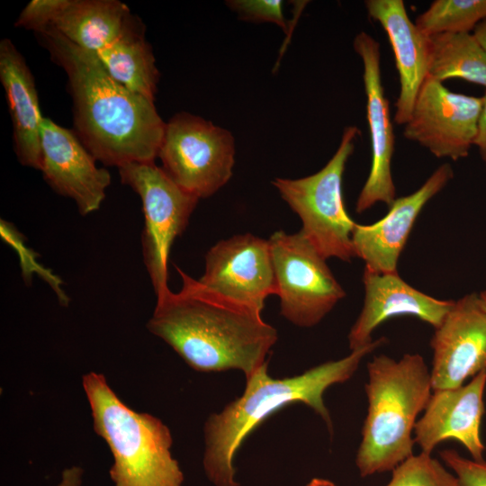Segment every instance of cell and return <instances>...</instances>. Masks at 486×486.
Instances as JSON below:
<instances>
[{
  "mask_svg": "<svg viewBox=\"0 0 486 486\" xmlns=\"http://www.w3.org/2000/svg\"><path fill=\"white\" fill-rule=\"evenodd\" d=\"M37 34L51 60L67 75L73 131L95 160L117 167L155 162L166 127L155 101L117 82L94 52L54 28Z\"/></svg>",
  "mask_w": 486,
  "mask_h": 486,
  "instance_id": "1",
  "label": "cell"
},
{
  "mask_svg": "<svg viewBox=\"0 0 486 486\" xmlns=\"http://www.w3.org/2000/svg\"><path fill=\"white\" fill-rule=\"evenodd\" d=\"M176 269L181 289L157 296L148 330L198 372L238 370L247 379L267 364L278 333L262 319V310Z\"/></svg>",
  "mask_w": 486,
  "mask_h": 486,
  "instance_id": "2",
  "label": "cell"
},
{
  "mask_svg": "<svg viewBox=\"0 0 486 486\" xmlns=\"http://www.w3.org/2000/svg\"><path fill=\"white\" fill-rule=\"evenodd\" d=\"M387 342L382 337L353 350L341 359L313 366L285 378L268 374V363L246 379V387L236 400L208 417L203 427L202 466L213 486H238L235 455L246 437L273 413L289 404L309 406L332 432V421L323 395L328 388L349 380L363 358Z\"/></svg>",
  "mask_w": 486,
  "mask_h": 486,
  "instance_id": "3",
  "label": "cell"
},
{
  "mask_svg": "<svg viewBox=\"0 0 486 486\" xmlns=\"http://www.w3.org/2000/svg\"><path fill=\"white\" fill-rule=\"evenodd\" d=\"M368 408L356 465L360 476L392 471L413 455L418 416L431 396L430 371L419 354L385 355L367 364Z\"/></svg>",
  "mask_w": 486,
  "mask_h": 486,
  "instance_id": "4",
  "label": "cell"
},
{
  "mask_svg": "<svg viewBox=\"0 0 486 486\" xmlns=\"http://www.w3.org/2000/svg\"><path fill=\"white\" fill-rule=\"evenodd\" d=\"M94 432L107 444L114 486H184V473L173 457L169 428L158 418L126 405L95 372L83 375Z\"/></svg>",
  "mask_w": 486,
  "mask_h": 486,
  "instance_id": "5",
  "label": "cell"
},
{
  "mask_svg": "<svg viewBox=\"0 0 486 486\" xmlns=\"http://www.w3.org/2000/svg\"><path fill=\"white\" fill-rule=\"evenodd\" d=\"M359 133L356 126L346 127L337 151L317 173L297 179L276 177L272 182L300 217L302 233L325 259L350 262L356 257L352 242L356 222L345 208L342 180Z\"/></svg>",
  "mask_w": 486,
  "mask_h": 486,
  "instance_id": "6",
  "label": "cell"
},
{
  "mask_svg": "<svg viewBox=\"0 0 486 486\" xmlns=\"http://www.w3.org/2000/svg\"><path fill=\"white\" fill-rule=\"evenodd\" d=\"M235 152V140L228 130L181 112L166 122L158 158L171 180L200 200L230 181Z\"/></svg>",
  "mask_w": 486,
  "mask_h": 486,
  "instance_id": "7",
  "label": "cell"
},
{
  "mask_svg": "<svg viewBox=\"0 0 486 486\" xmlns=\"http://www.w3.org/2000/svg\"><path fill=\"white\" fill-rule=\"evenodd\" d=\"M121 181L140 196L144 214L143 259L156 296L166 292L172 244L186 229L199 199L178 186L155 162L118 167Z\"/></svg>",
  "mask_w": 486,
  "mask_h": 486,
  "instance_id": "8",
  "label": "cell"
},
{
  "mask_svg": "<svg viewBox=\"0 0 486 486\" xmlns=\"http://www.w3.org/2000/svg\"><path fill=\"white\" fill-rule=\"evenodd\" d=\"M268 241L281 315L298 327L317 325L346 296L345 290L301 230H278Z\"/></svg>",
  "mask_w": 486,
  "mask_h": 486,
  "instance_id": "9",
  "label": "cell"
},
{
  "mask_svg": "<svg viewBox=\"0 0 486 486\" xmlns=\"http://www.w3.org/2000/svg\"><path fill=\"white\" fill-rule=\"evenodd\" d=\"M482 97L454 93L428 76L404 127V137L436 158L469 155L477 135Z\"/></svg>",
  "mask_w": 486,
  "mask_h": 486,
  "instance_id": "10",
  "label": "cell"
},
{
  "mask_svg": "<svg viewBox=\"0 0 486 486\" xmlns=\"http://www.w3.org/2000/svg\"><path fill=\"white\" fill-rule=\"evenodd\" d=\"M430 370L433 391L460 387L486 372V310L479 294H466L435 328Z\"/></svg>",
  "mask_w": 486,
  "mask_h": 486,
  "instance_id": "11",
  "label": "cell"
},
{
  "mask_svg": "<svg viewBox=\"0 0 486 486\" xmlns=\"http://www.w3.org/2000/svg\"><path fill=\"white\" fill-rule=\"evenodd\" d=\"M205 287L260 310L276 293L268 239L250 233L220 240L205 255L203 274L197 279Z\"/></svg>",
  "mask_w": 486,
  "mask_h": 486,
  "instance_id": "12",
  "label": "cell"
},
{
  "mask_svg": "<svg viewBox=\"0 0 486 486\" xmlns=\"http://www.w3.org/2000/svg\"><path fill=\"white\" fill-rule=\"evenodd\" d=\"M353 45L364 66L366 116L372 150L370 172L356 203V212L362 213L377 202H383L389 207L396 199L392 175L395 140L390 104L382 82L380 45L364 32L356 36Z\"/></svg>",
  "mask_w": 486,
  "mask_h": 486,
  "instance_id": "13",
  "label": "cell"
},
{
  "mask_svg": "<svg viewBox=\"0 0 486 486\" xmlns=\"http://www.w3.org/2000/svg\"><path fill=\"white\" fill-rule=\"evenodd\" d=\"M43 178L53 191L72 199L82 215L97 211L111 184L110 173L95 158L73 130L43 118L40 128Z\"/></svg>",
  "mask_w": 486,
  "mask_h": 486,
  "instance_id": "14",
  "label": "cell"
},
{
  "mask_svg": "<svg viewBox=\"0 0 486 486\" xmlns=\"http://www.w3.org/2000/svg\"><path fill=\"white\" fill-rule=\"evenodd\" d=\"M485 387L486 372H482L460 387L433 391L414 428V441L422 453L431 454L439 443L452 439L461 443L472 459H484L481 425Z\"/></svg>",
  "mask_w": 486,
  "mask_h": 486,
  "instance_id": "15",
  "label": "cell"
},
{
  "mask_svg": "<svg viewBox=\"0 0 486 486\" xmlns=\"http://www.w3.org/2000/svg\"><path fill=\"white\" fill-rule=\"evenodd\" d=\"M453 176L451 166L443 164L417 191L396 198L382 219L370 225L356 223L352 242L356 257L364 262V268L377 273L397 272L399 257L421 210Z\"/></svg>",
  "mask_w": 486,
  "mask_h": 486,
  "instance_id": "16",
  "label": "cell"
},
{
  "mask_svg": "<svg viewBox=\"0 0 486 486\" xmlns=\"http://www.w3.org/2000/svg\"><path fill=\"white\" fill-rule=\"evenodd\" d=\"M363 284V308L347 336L351 351L372 343L374 330L393 317L412 316L436 328L454 302L418 291L407 284L397 272L377 273L364 268Z\"/></svg>",
  "mask_w": 486,
  "mask_h": 486,
  "instance_id": "17",
  "label": "cell"
},
{
  "mask_svg": "<svg viewBox=\"0 0 486 486\" xmlns=\"http://www.w3.org/2000/svg\"><path fill=\"white\" fill-rule=\"evenodd\" d=\"M364 4L369 16L382 25L392 45L400 86L394 120L405 125L428 76L429 38L409 18L402 0H367Z\"/></svg>",
  "mask_w": 486,
  "mask_h": 486,
  "instance_id": "18",
  "label": "cell"
},
{
  "mask_svg": "<svg viewBox=\"0 0 486 486\" xmlns=\"http://www.w3.org/2000/svg\"><path fill=\"white\" fill-rule=\"evenodd\" d=\"M0 81L11 116L18 161L40 171V128L44 117L33 76L24 58L9 39L0 41Z\"/></svg>",
  "mask_w": 486,
  "mask_h": 486,
  "instance_id": "19",
  "label": "cell"
},
{
  "mask_svg": "<svg viewBox=\"0 0 486 486\" xmlns=\"http://www.w3.org/2000/svg\"><path fill=\"white\" fill-rule=\"evenodd\" d=\"M144 32L141 21L131 15L118 38L94 54L113 79L155 101L159 72Z\"/></svg>",
  "mask_w": 486,
  "mask_h": 486,
  "instance_id": "20",
  "label": "cell"
},
{
  "mask_svg": "<svg viewBox=\"0 0 486 486\" xmlns=\"http://www.w3.org/2000/svg\"><path fill=\"white\" fill-rule=\"evenodd\" d=\"M131 15L127 4L118 0H68L50 27L96 53L118 38Z\"/></svg>",
  "mask_w": 486,
  "mask_h": 486,
  "instance_id": "21",
  "label": "cell"
},
{
  "mask_svg": "<svg viewBox=\"0 0 486 486\" xmlns=\"http://www.w3.org/2000/svg\"><path fill=\"white\" fill-rule=\"evenodd\" d=\"M428 76L443 81L460 78L486 87V50L470 32L428 37Z\"/></svg>",
  "mask_w": 486,
  "mask_h": 486,
  "instance_id": "22",
  "label": "cell"
},
{
  "mask_svg": "<svg viewBox=\"0 0 486 486\" xmlns=\"http://www.w3.org/2000/svg\"><path fill=\"white\" fill-rule=\"evenodd\" d=\"M486 19V0H436L416 19L426 36L470 32Z\"/></svg>",
  "mask_w": 486,
  "mask_h": 486,
  "instance_id": "23",
  "label": "cell"
},
{
  "mask_svg": "<svg viewBox=\"0 0 486 486\" xmlns=\"http://www.w3.org/2000/svg\"><path fill=\"white\" fill-rule=\"evenodd\" d=\"M386 486H460L456 476L430 454H413L392 471Z\"/></svg>",
  "mask_w": 486,
  "mask_h": 486,
  "instance_id": "24",
  "label": "cell"
},
{
  "mask_svg": "<svg viewBox=\"0 0 486 486\" xmlns=\"http://www.w3.org/2000/svg\"><path fill=\"white\" fill-rule=\"evenodd\" d=\"M0 234L5 243L12 246L17 252L24 282L30 284L33 274L40 275L52 288L60 304L67 306L69 299L62 288L61 279L37 261V254L26 247L23 236L15 227L6 220H1Z\"/></svg>",
  "mask_w": 486,
  "mask_h": 486,
  "instance_id": "25",
  "label": "cell"
},
{
  "mask_svg": "<svg viewBox=\"0 0 486 486\" xmlns=\"http://www.w3.org/2000/svg\"><path fill=\"white\" fill-rule=\"evenodd\" d=\"M226 4L242 20L253 22H273L288 32L281 0H230Z\"/></svg>",
  "mask_w": 486,
  "mask_h": 486,
  "instance_id": "26",
  "label": "cell"
},
{
  "mask_svg": "<svg viewBox=\"0 0 486 486\" xmlns=\"http://www.w3.org/2000/svg\"><path fill=\"white\" fill-rule=\"evenodd\" d=\"M68 0H32L22 9L14 25L40 33L50 27Z\"/></svg>",
  "mask_w": 486,
  "mask_h": 486,
  "instance_id": "27",
  "label": "cell"
},
{
  "mask_svg": "<svg viewBox=\"0 0 486 486\" xmlns=\"http://www.w3.org/2000/svg\"><path fill=\"white\" fill-rule=\"evenodd\" d=\"M445 464L456 476L460 486H486V461L468 459L454 449L440 452Z\"/></svg>",
  "mask_w": 486,
  "mask_h": 486,
  "instance_id": "28",
  "label": "cell"
},
{
  "mask_svg": "<svg viewBox=\"0 0 486 486\" xmlns=\"http://www.w3.org/2000/svg\"><path fill=\"white\" fill-rule=\"evenodd\" d=\"M474 146L478 148L480 156L486 164V92L482 96V108L478 121L477 135Z\"/></svg>",
  "mask_w": 486,
  "mask_h": 486,
  "instance_id": "29",
  "label": "cell"
},
{
  "mask_svg": "<svg viewBox=\"0 0 486 486\" xmlns=\"http://www.w3.org/2000/svg\"><path fill=\"white\" fill-rule=\"evenodd\" d=\"M84 469L78 465H72L65 468L57 486H82L84 479Z\"/></svg>",
  "mask_w": 486,
  "mask_h": 486,
  "instance_id": "30",
  "label": "cell"
},
{
  "mask_svg": "<svg viewBox=\"0 0 486 486\" xmlns=\"http://www.w3.org/2000/svg\"><path fill=\"white\" fill-rule=\"evenodd\" d=\"M474 37L486 50V19L482 21L473 30Z\"/></svg>",
  "mask_w": 486,
  "mask_h": 486,
  "instance_id": "31",
  "label": "cell"
},
{
  "mask_svg": "<svg viewBox=\"0 0 486 486\" xmlns=\"http://www.w3.org/2000/svg\"><path fill=\"white\" fill-rule=\"evenodd\" d=\"M305 486H337L332 481L324 478H313Z\"/></svg>",
  "mask_w": 486,
  "mask_h": 486,
  "instance_id": "32",
  "label": "cell"
},
{
  "mask_svg": "<svg viewBox=\"0 0 486 486\" xmlns=\"http://www.w3.org/2000/svg\"><path fill=\"white\" fill-rule=\"evenodd\" d=\"M479 296H480V299H481V301H482V304H483V306H484V308L486 310V291L481 292L479 294Z\"/></svg>",
  "mask_w": 486,
  "mask_h": 486,
  "instance_id": "33",
  "label": "cell"
}]
</instances>
